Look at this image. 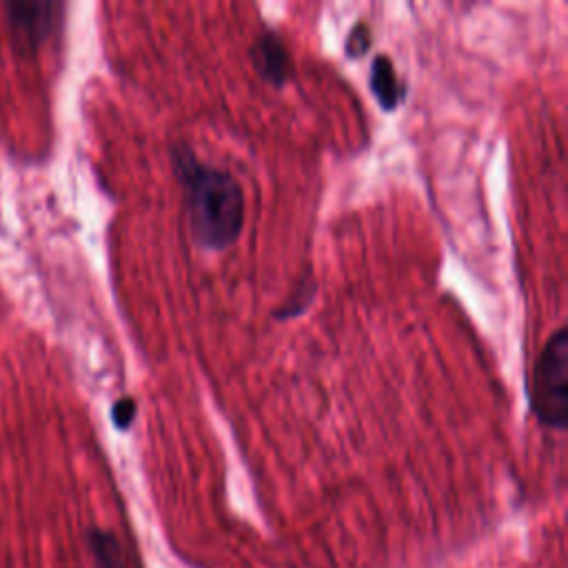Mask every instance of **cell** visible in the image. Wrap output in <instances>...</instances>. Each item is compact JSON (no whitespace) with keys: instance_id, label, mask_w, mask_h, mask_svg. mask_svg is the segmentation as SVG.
<instances>
[{"instance_id":"cell-8","label":"cell","mask_w":568,"mask_h":568,"mask_svg":"<svg viewBox=\"0 0 568 568\" xmlns=\"http://www.w3.org/2000/svg\"><path fill=\"white\" fill-rule=\"evenodd\" d=\"M371 44H373V33H371L368 24L364 20H357L348 29V36L344 40V53H346V58H362L371 51Z\"/></svg>"},{"instance_id":"cell-6","label":"cell","mask_w":568,"mask_h":568,"mask_svg":"<svg viewBox=\"0 0 568 568\" xmlns=\"http://www.w3.org/2000/svg\"><path fill=\"white\" fill-rule=\"evenodd\" d=\"M317 295V282L313 277L311 271H306L291 288V293L282 300V304L273 311V317L275 320H293V317H300L308 311V306L313 304Z\"/></svg>"},{"instance_id":"cell-3","label":"cell","mask_w":568,"mask_h":568,"mask_svg":"<svg viewBox=\"0 0 568 568\" xmlns=\"http://www.w3.org/2000/svg\"><path fill=\"white\" fill-rule=\"evenodd\" d=\"M4 9L13 44L22 51H33L55 33L64 4L51 0H31L9 2Z\"/></svg>"},{"instance_id":"cell-1","label":"cell","mask_w":568,"mask_h":568,"mask_svg":"<svg viewBox=\"0 0 568 568\" xmlns=\"http://www.w3.org/2000/svg\"><path fill=\"white\" fill-rule=\"evenodd\" d=\"M169 160L184 191L193 242L204 251H226L242 235L246 197L237 178L204 162L186 142H173Z\"/></svg>"},{"instance_id":"cell-5","label":"cell","mask_w":568,"mask_h":568,"mask_svg":"<svg viewBox=\"0 0 568 568\" xmlns=\"http://www.w3.org/2000/svg\"><path fill=\"white\" fill-rule=\"evenodd\" d=\"M368 89L382 111H395L406 98V82L397 75L393 60L386 53H377L371 62Z\"/></svg>"},{"instance_id":"cell-9","label":"cell","mask_w":568,"mask_h":568,"mask_svg":"<svg viewBox=\"0 0 568 568\" xmlns=\"http://www.w3.org/2000/svg\"><path fill=\"white\" fill-rule=\"evenodd\" d=\"M135 417H138V402H135V397L122 395V397H118L113 402V406H111V422L115 424V428L126 430L133 424Z\"/></svg>"},{"instance_id":"cell-7","label":"cell","mask_w":568,"mask_h":568,"mask_svg":"<svg viewBox=\"0 0 568 568\" xmlns=\"http://www.w3.org/2000/svg\"><path fill=\"white\" fill-rule=\"evenodd\" d=\"M87 541L98 568H129L124 550L113 532L102 528H91L87 535Z\"/></svg>"},{"instance_id":"cell-4","label":"cell","mask_w":568,"mask_h":568,"mask_svg":"<svg viewBox=\"0 0 568 568\" xmlns=\"http://www.w3.org/2000/svg\"><path fill=\"white\" fill-rule=\"evenodd\" d=\"M248 60L255 69V73L273 84V87H284L293 78V55L288 51V44L284 36L273 29L271 24H262L260 33L248 47Z\"/></svg>"},{"instance_id":"cell-2","label":"cell","mask_w":568,"mask_h":568,"mask_svg":"<svg viewBox=\"0 0 568 568\" xmlns=\"http://www.w3.org/2000/svg\"><path fill=\"white\" fill-rule=\"evenodd\" d=\"M530 410L550 430L568 426V328L557 326L541 346L530 382Z\"/></svg>"}]
</instances>
